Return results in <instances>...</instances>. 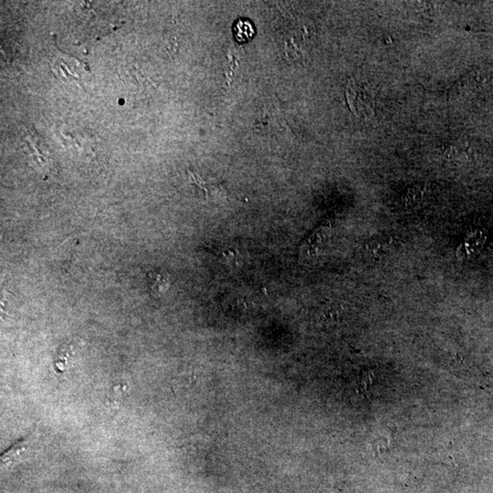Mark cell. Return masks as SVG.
Segmentation results:
<instances>
[{
	"label": "cell",
	"instance_id": "obj_1",
	"mask_svg": "<svg viewBox=\"0 0 493 493\" xmlns=\"http://www.w3.org/2000/svg\"><path fill=\"white\" fill-rule=\"evenodd\" d=\"M346 98L357 116L370 118L375 113V99L371 89L362 81L352 80L346 88Z\"/></svg>",
	"mask_w": 493,
	"mask_h": 493
},
{
	"label": "cell",
	"instance_id": "obj_2",
	"mask_svg": "<svg viewBox=\"0 0 493 493\" xmlns=\"http://www.w3.org/2000/svg\"><path fill=\"white\" fill-rule=\"evenodd\" d=\"M29 446V439H25L20 440L17 444H15L13 448L5 452V454L2 455V462L7 464V463H11L19 459L22 455L26 453L27 451Z\"/></svg>",
	"mask_w": 493,
	"mask_h": 493
},
{
	"label": "cell",
	"instance_id": "obj_3",
	"mask_svg": "<svg viewBox=\"0 0 493 493\" xmlns=\"http://www.w3.org/2000/svg\"><path fill=\"white\" fill-rule=\"evenodd\" d=\"M425 195V189L422 186H416L407 190L403 198V204L407 208H415L421 203Z\"/></svg>",
	"mask_w": 493,
	"mask_h": 493
},
{
	"label": "cell",
	"instance_id": "obj_4",
	"mask_svg": "<svg viewBox=\"0 0 493 493\" xmlns=\"http://www.w3.org/2000/svg\"><path fill=\"white\" fill-rule=\"evenodd\" d=\"M234 31L235 36L240 42L251 40L254 36L253 26L246 20H240L235 26Z\"/></svg>",
	"mask_w": 493,
	"mask_h": 493
},
{
	"label": "cell",
	"instance_id": "obj_5",
	"mask_svg": "<svg viewBox=\"0 0 493 493\" xmlns=\"http://www.w3.org/2000/svg\"><path fill=\"white\" fill-rule=\"evenodd\" d=\"M386 246L381 242L371 243L368 246V251L371 252L373 256L380 258L386 252Z\"/></svg>",
	"mask_w": 493,
	"mask_h": 493
},
{
	"label": "cell",
	"instance_id": "obj_6",
	"mask_svg": "<svg viewBox=\"0 0 493 493\" xmlns=\"http://www.w3.org/2000/svg\"><path fill=\"white\" fill-rule=\"evenodd\" d=\"M375 447L377 448L375 451H377V453H381V452L383 451L382 448L384 450H386L387 448V440L377 439V441L375 443Z\"/></svg>",
	"mask_w": 493,
	"mask_h": 493
}]
</instances>
